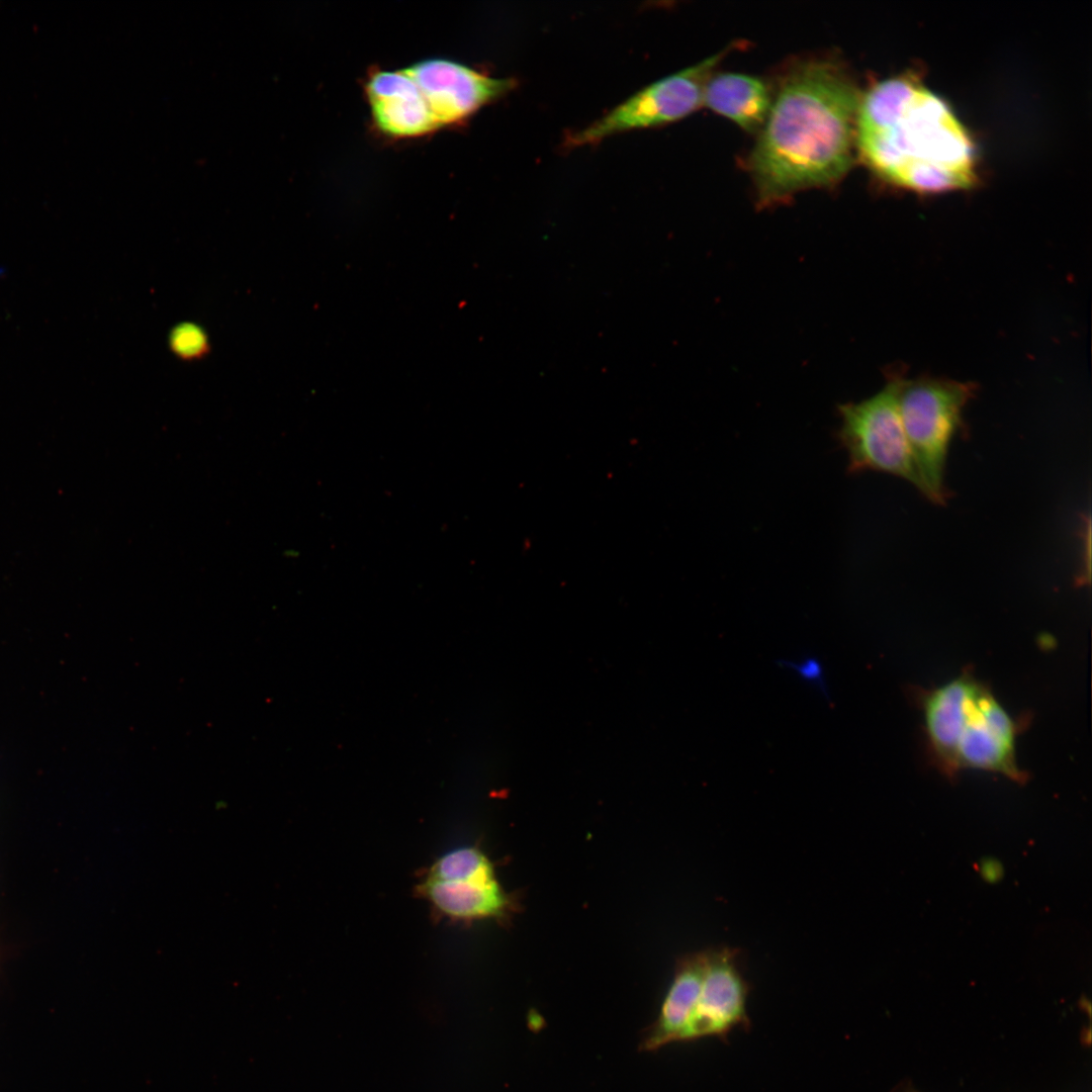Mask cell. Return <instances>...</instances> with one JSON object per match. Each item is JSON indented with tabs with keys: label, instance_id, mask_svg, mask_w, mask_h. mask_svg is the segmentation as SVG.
Listing matches in <instances>:
<instances>
[{
	"label": "cell",
	"instance_id": "cell-2",
	"mask_svg": "<svg viewBox=\"0 0 1092 1092\" xmlns=\"http://www.w3.org/2000/svg\"><path fill=\"white\" fill-rule=\"evenodd\" d=\"M855 151L878 177L918 193L968 189L977 180L967 128L942 98L906 76L860 96Z\"/></svg>",
	"mask_w": 1092,
	"mask_h": 1092
},
{
	"label": "cell",
	"instance_id": "cell-5",
	"mask_svg": "<svg viewBox=\"0 0 1092 1092\" xmlns=\"http://www.w3.org/2000/svg\"><path fill=\"white\" fill-rule=\"evenodd\" d=\"M900 379H892L866 400L840 405L838 439L847 453L850 473L885 472L903 478L922 493L898 407Z\"/></svg>",
	"mask_w": 1092,
	"mask_h": 1092
},
{
	"label": "cell",
	"instance_id": "cell-7",
	"mask_svg": "<svg viewBox=\"0 0 1092 1092\" xmlns=\"http://www.w3.org/2000/svg\"><path fill=\"white\" fill-rule=\"evenodd\" d=\"M402 71L418 86L438 129L467 120L517 85L515 79L491 77L441 58L420 61Z\"/></svg>",
	"mask_w": 1092,
	"mask_h": 1092
},
{
	"label": "cell",
	"instance_id": "cell-10",
	"mask_svg": "<svg viewBox=\"0 0 1092 1092\" xmlns=\"http://www.w3.org/2000/svg\"><path fill=\"white\" fill-rule=\"evenodd\" d=\"M707 952L705 949L689 954L678 963L656 1019L641 1032V1052H656L670 1043L686 1042L695 1016Z\"/></svg>",
	"mask_w": 1092,
	"mask_h": 1092
},
{
	"label": "cell",
	"instance_id": "cell-14",
	"mask_svg": "<svg viewBox=\"0 0 1092 1092\" xmlns=\"http://www.w3.org/2000/svg\"><path fill=\"white\" fill-rule=\"evenodd\" d=\"M171 351L185 361L197 360L209 352V341L204 330L193 323L175 326L169 335Z\"/></svg>",
	"mask_w": 1092,
	"mask_h": 1092
},
{
	"label": "cell",
	"instance_id": "cell-12",
	"mask_svg": "<svg viewBox=\"0 0 1092 1092\" xmlns=\"http://www.w3.org/2000/svg\"><path fill=\"white\" fill-rule=\"evenodd\" d=\"M774 92L762 79L742 73H713L703 105L730 119L745 131L758 133L769 113Z\"/></svg>",
	"mask_w": 1092,
	"mask_h": 1092
},
{
	"label": "cell",
	"instance_id": "cell-1",
	"mask_svg": "<svg viewBox=\"0 0 1092 1092\" xmlns=\"http://www.w3.org/2000/svg\"><path fill=\"white\" fill-rule=\"evenodd\" d=\"M860 96L847 71L832 60H806L788 69L747 162L761 205L833 186L846 175Z\"/></svg>",
	"mask_w": 1092,
	"mask_h": 1092
},
{
	"label": "cell",
	"instance_id": "cell-9",
	"mask_svg": "<svg viewBox=\"0 0 1092 1092\" xmlns=\"http://www.w3.org/2000/svg\"><path fill=\"white\" fill-rule=\"evenodd\" d=\"M364 92L372 120L386 136L419 138L438 129L418 86L402 70L372 69Z\"/></svg>",
	"mask_w": 1092,
	"mask_h": 1092
},
{
	"label": "cell",
	"instance_id": "cell-15",
	"mask_svg": "<svg viewBox=\"0 0 1092 1092\" xmlns=\"http://www.w3.org/2000/svg\"><path fill=\"white\" fill-rule=\"evenodd\" d=\"M778 664L792 670L802 681L814 688L827 701L830 700L824 665L818 657L804 655L796 660H779Z\"/></svg>",
	"mask_w": 1092,
	"mask_h": 1092
},
{
	"label": "cell",
	"instance_id": "cell-11",
	"mask_svg": "<svg viewBox=\"0 0 1092 1092\" xmlns=\"http://www.w3.org/2000/svg\"><path fill=\"white\" fill-rule=\"evenodd\" d=\"M416 891L437 913L452 920L497 917L509 904L495 878L439 880L424 876Z\"/></svg>",
	"mask_w": 1092,
	"mask_h": 1092
},
{
	"label": "cell",
	"instance_id": "cell-13",
	"mask_svg": "<svg viewBox=\"0 0 1092 1092\" xmlns=\"http://www.w3.org/2000/svg\"><path fill=\"white\" fill-rule=\"evenodd\" d=\"M425 876L439 880L494 878V872L489 859L479 849L465 846L440 856Z\"/></svg>",
	"mask_w": 1092,
	"mask_h": 1092
},
{
	"label": "cell",
	"instance_id": "cell-3",
	"mask_svg": "<svg viewBox=\"0 0 1092 1092\" xmlns=\"http://www.w3.org/2000/svg\"><path fill=\"white\" fill-rule=\"evenodd\" d=\"M931 759L947 777L964 769L1022 783L1016 758L1019 724L969 670L917 695Z\"/></svg>",
	"mask_w": 1092,
	"mask_h": 1092
},
{
	"label": "cell",
	"instance_id": "cell-4",
	"mask_svg": "<svg viewBox=\"0 0 1092 1092\" xmlns=\"http://www.w3.org/2000/svg\"><path fill=\"white\" fill-rule=\"evenodd\" d=\"M974 391L969 382L900 379L898 407L922 494L936 505H945L949 495L944 482L948 450Z\"/></svg>",
	"mask_w": 1092,
	"mask_h": 1092
},
{
	"label": "cell",
	"instance_id": "cell-16",
	"mask_svg": "<svg viewBox=\"0 0 1092 1092\" xmlns=\"http://www.w3.org/2000/svg\"><path fill=\"white\" fill-rule=\"evenodd\" d=\"M893 1092H918L909 1084H902L896 1088Z\"/></svg>",
	"mask_w": 1092,
	"mask_h": 1092
},
{
	"label": "cell",
	"instance_id": "cell-6",
	"mask_svg": "<svg viewBox=\"0 0 1092 1092\" xmlns=\"http://www.w3.org/2000/svg\"><path fill=\"white\" fill-rule=\"evenodd\" d=\"M726 50L639 90L606 114L566 136L570 148L596 145L614 134L677 121L703 105L708 79Z\"/></svg>",
	"mask_w": 1092,
	"mask_h": 1092
},
{
	"label": "cell",
	"instance_id": "cell-8",
	"mask_svg": "<svg viewBox=\"0 0 1092 1092\" xmlns=\"http://www.w3.org/2000/svg\"><path fill=\"white\" fill-rule=\"evenodd\" d=\"M707 950L705 973L686 1042L707 1037L727 1042L735 1029L750 1028L746 1008L750 984L740 969L738 950L732 947Z\"/></svg>",
	"mask_w": 1092,
	"mask_h": 1092
}]
</instances>
